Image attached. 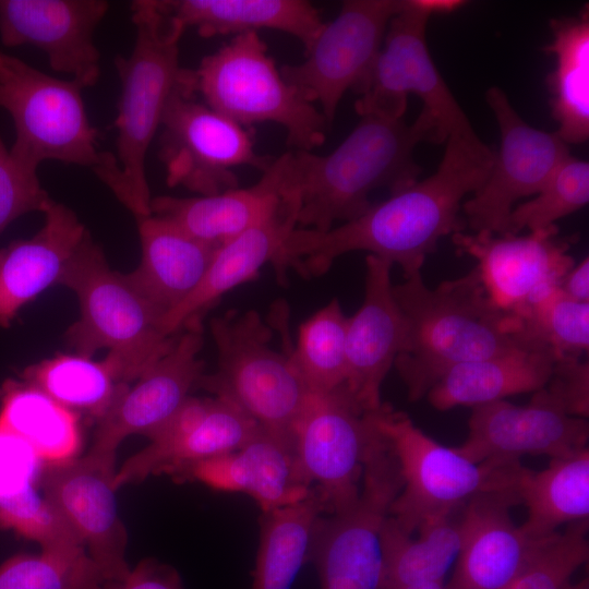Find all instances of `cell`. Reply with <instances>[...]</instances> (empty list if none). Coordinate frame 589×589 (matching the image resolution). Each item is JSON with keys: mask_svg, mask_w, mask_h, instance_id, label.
Wrapping results in <instances>:
<instances>
[{"mask_svg": "<svg viewBox=\"0 0 589 589\" xmlns=\"http://www.w3.org/2000/svg\"><path fill=\"white\" fill-rule=\"evenodd\" d=\"M445 144L433 175L390 193L361 216L324 232L297 227L273 263L278 277L288 268L321 276L354 251L399 265L405 279L421 272L442 237L464 231L462 200L482 185L495 156L479 136L452 135Z\"/></svg>", "mask_w": 589, "mask_h": 589, "instance_id": "obj_1", "label": "cell"}, {"mask_svg": "<svg viewBox=\"0 0 589 589\" xmlns=\"http://www.w3.org/2000/svg\"><path fill=\"white\" fill-rule=\"evenodd\" d=\"M422 142L443 143L423 108L411 124L402 118L362 115L326 155L302 149L280 155L281 192L298 202V226L327 231L366 212L374 190L388 188L393 193L416 182L422 170L413 151Z\"/></svg>", "mask_w": 589, "mask_h": 589, "instance_id": "obj_2", "label": "cell"}, {"mask_svg": "<svg viewBox=\"0 0 589 589\" xmlns=\"http://www.w3.org/2000/svg\"><path fill=\"white\" fill-rule=\"evenodd\" d=\"M393 292L408 324L407 345L394 366L410 401L424 398L452 366L524 348L517 321L492 303L476 268L435 289L419 272Z\"/></svg>", "mask_w": 589, "mask_h": 589, "instance_id": "obj_3", "label": "cell"}, {"mask_svg": "<svg viewBox=\"0 0 589 589\" xmlns=\"http://www.w3.org/2000/svg\"><path fill=\"white\" fill-rule=\"evenodd\" d=\"M135 40L128 57L118 55L115 67L121 83L117 153L106 152L94 173L135 216L151 214L152 195L146 177V155L159 130L165 108L190 69L179 62L184 28L166 15L156 0L131 4Z\"/></svg>", "mask_w": 589, "mask_h": 589, "instance_id": "obj_4", "label": "cell"}, {"mask_svg": "<svg viewBox=\"0 0 589 589\" xmlns=\"http://www.w3.org/2000/svg\"><path fill=\"white\" fill-rule=\"evenodd\" d=\"M59 285L75 292L80 317L65 332L76 354L106 357L118 378L130 384L140 378L172 346L176 336L161 329L164 313L147 300L127 274L112 271L89 231L63 271Z\"/></svg>", "mask_w": 589, "mask_h": 589, "instance_id": "obj_5", "label": "cell"}, {"mask_svg": "<svg viewBox=\"0 0 589 589\" xmlns=\"http://www.w3.org/2000/svg\"><path fill=\"white\" fill-rule=\"evenodd\" d=\"M376 429L388 441L399 465L402 488L389 516L407 534L446 518L470 498L486 493H517L526 467L476 464L456 447L436 442L411 418L389 404L371 412Z\"/></svg>", "mask_w": 589, "mask_h": 589, "instance_id": "obj_6", "label": "cell"}, {"mask_svg": "<svg viewBox=\"0 0 589 589\" xmlns=\"http://www.w3.org/2000/svg\"><path fill=\"white\" fill-rule=\"evenodd\" d=\"M192 74L195 95L240 125L279 124L293 149L312 151L324 143V116L285 80L259 33L233 36Z\"/></svg>", "mask_w": 589, "mask_h": 589, "instance_id": "obj_7", "label": "cell"}, {"mask_svg": "<svg viewBox=\"0 0 589 589\" xmlns=\"http://www.w3.org/2000/svg\"><path fill=\"white\" fill-rule=\"evenodd\" d=\"M217 366L196 386L225 399L260 426L292 437L310 390L290 362L288 349L271 346L272 329L255 310L228 311L211 322Z\"/></svg>", "mask_w": 589, "mask_h": 589, "instance_id": "obj_8", "label": "cell"}, {"mask_svg": "<svg viewBox=\"0 0 589 589\" xmlns=\"http://www.w3.org/2000/svg\"><path fill=\"white\" fill-rule=\"evenodd\" d=\"M82 89L0 49V108L12 119L10 153L21 166L37 172L47 160L92 170L100 164L99 132L89 122Z\"/></svg>", "mask_w": 589, "mask_h": 589, "instance_id": "obj_9", "label": "cell"}, {"mask_svg": "<svg viewBox=\"0 0 589 589\" xmlns=\"http://www.w3.org/2000/svg\"><path fill=\"white\" fill-rule=\"evenodd\" d=\"M402 488L398 460L376 429L364 458L360 493L348 508L320 516L308 562L320 589H378L382 577L381 532Z\"/></svg>", "mask_w": 589, "mask_h": 589, "instance_id": "obj_10", "label": "cell"}, {"mask_svg": "<svg viewBox=\"0 0 589 589\" xmlns=\"http://www.w3.org/2000/svg\"><path fill=\"white\" fill-rule=\"evenodd\" d=\"M158 157L169 187L213 195L239 187L237 167L262 172L269 156L259 155L250 128L197 100L192 70L171 95L160 123Z\"/></svg>", "mask_w": 589, "mask_h": 589, "instance_id": "obj_11", "label": "cell"}, {"mask_svg": "<svg viewBox=\"0 0 589 589\" xmlns=\"http://www.w3.org/2000/svg\"><path fill=\"white\" fill-rule=\"evenodd\" d=\"M431 14L419 0H402L390 20L375 62L356 91V111L400 119L409 94L423 101L444 142L448 136H478L468 117L440 74L426 44Z\"/></svg>", "mask_w": 589, "mask_h": 589, "instance_id": "obj_12", "label": "cell"}, {"mask_svg": "<svg viewBox=\"0 0 589 589\" xmlns=\"http://www.w3.org/2000/svg\"><path fill=\"white\" fill-rule=\"evenodd\" d=\"M375 430L371 412L357 404L345 385L309 393L293 429V448L299 471L324 500L326 515L357 501Z\"/></svg>", "mask_w": 589, "mask_h": 589, "instance_id": "obj_13", "label": "cell"}, {"mask_svg": "<svg viewBox=\"0 0 589 589\" xmlns=\"http://www.w3.org/2000/svg\"><path fill=\"white\" fill-rule=\"evenodd\" d=\"M402 0H347L324 22L304 60L280 67L285 80L309 103H317L328 127L348 89L356 92L369 75L387 26Z\"/></svg>", "mask_w": 589, "mask_h": 589, "instance_id": "obj_14", "label": "cell"}, {"mask_svg": "<svg viewBox=\"0 0 589 589\" xmlns=\"http://www.w3.org/2000/svg\"><path fill=\"white\" fill-rule=\"evenodd\" d=\"M486 103L501 132V145L482 185L462 203L472 232L505 235L514 204L538 194L570 155L556 134L528 124L497 86L486 92Z\"/></svg>", "mask_w": 589, "mask_h": 589, "instance_id": "obj_15", "label": "cell"}, {"mask_svg": "<svg viewBox=\"0 0 589 589\" xmlns=\"http://www.w3.org/2000/svg\"><path fill=\"white\" fill-rule=\"evenodd\" d=\"M573 241L560 238L556 225L525 236L453 235L457 251L477 261L492 303L517 323L560 291L563 277L575 265L568 254Z\"/></svg>", "mask_w": 589, "mask_h": 589, "instance_id": "obj_16", "label": "cell"}, {"mask_svg": "<svg viewBox=\"0 0 589 589\" xmlns=\"http://www.w3.org/2000/svg\"><path fill=\"white\" fill-rule=\"evenodd\" d=\"M116 455L89 452L81 458L45 462L39 489L81 539L105 581L124 579L128 534L118 514Z\"/></svg>", "mask_w": 589, "mask_h": 589, "instance_id": "obj_17", "label": "cell"}, {"mask_svg": "<svg viewBox=\"0 0 589 589\" xmlns=\"http://www.w3.org/2000/svg\"><path fill=\"white\" fill-rule=\"evenodd\" d=\"M471 409L468 436L455 447L476 464L505 466L526 455L565 457L588 447V420L536 395L524 406L503 399Z\"/></svg>", "mask_w": 589, "mask_h": 589, "instance_id": "obj_18", "label": "cell"}, {"mask_svg": "<svg viewBox=\"0 0 589 589\" xmlns=\"http://www.w3.org/2000/svg\"><path fill=\"white\" fill-rule=\"evenodd\" d=\"M108 10L105 0H0V40L36 47L55 72L91 87L100 77L94 33Z\"/></svg>", "mask_w": 589, "mask_h": 589, "instance_id": "obj_19", "label": "cell"}, {"mask_svg": "<svg viewBox=\"0 0 589 589\" xmlns=\"http://www.w3.org/2000/svg\"><path fill=\"white\" fill-rule=\"evenodd\" d=\"M259 424L233 404L189 396L181 407L146 437L151 443L127 459L115 476L117 490L151 474H171L193 462L242 446Z\"/></svg>", "mask_w": 589, "mask_h": 589, "instance_id": "obj_20", "label": "cell"}, {"mask_svg": "<svg viewBox=\"0 0 589 589\" xmlns=\"http://www.w3.org/2000/svg\"><path fill=\"white\" fill-rule=\"evenodd\" d=\"M203 342L201 323L177 335L171 348L97 421L89 452L116 455L128 436H147L164 424L204 373V362L199 357Z\"/></svg>", "mask_w": 589, "mask_h": 589, "instance_id": "obj_21", "label": "cell"}, {"mask_svg": "<svg viewBox=\"0 0 589 589\" xmlns=\"http://www.w3.org/2000/svg\"><path fill=\"white\" fill-rule=\"evenodd\" d=\"M392 266L368 254L363 302L348 317L345 386L365 412L384 402L382 385L408 340L407 320L393 292Z\"/></svg>", "mask_w": 589, "mask_h": 589, "instance_id": "obj_22", "label": "cell"}, {"mask_svg": "<svg viewBox=\"0 0 589 589\" xmlns=\"http://www.w3.org/2000/svg\"><path fill=\"white\" fill-rule=\"evenodd\" d=\"M170 476L179 482L197 481L216 491L244 493L262 512L299 503L313 492L299 471L292 437L260 425L239 448Z\"/></svg>", "mask_w": 589, "mask_h": 589, "instance_id": "obj_23", "label": "cell"}, {"mask_svg": "<svg viewBox=\"0 0 589 589\" xmlns=\"http://www.w3.org/2000/svg\"><path fill=\"white\" fill-rule=\"evenodd\" d=\"M518 504L516 493H486L464 505L462 543L444 589H505L513 581L540 541L513 521L510 507Z\"/></svg>", "mask_w": 589, "mask_h": 589, "instance_id": "obj_24", "label": "cell"}, {"mask_svg": "<svg viewBox=\"0 0 589 589\" xmlns=\"http://www.w3.org/2000/svg\"><path fill=\"white\" fill-rule=\"evenodd\" d=\"M297 227L298 202L283 196L267 218L218 248L196 289L164 315V334L175 336L188 326L200 324L204 312L225 293L251 280L265 264L273 263Z\"/></svg>", "mask_w": 589, "mask_h": 589, "instance_id": "obj_25", "label": "cell"}, {"mask_svg": "<svg viewBox=\"0 0 589 589\" xmlns=\"http://www.w3.org/2000/svg\"><path fill=\"white\" fill-rule=\"evenodd\" d=\"M43 227L28 239L0 249V327H10L20 310L59 280L88 230L67 205L53 200Z\"/></svg>", "mask_w": 589, "mask_h": 589, "instance_id": "obj_26", "label": "cell"}, {"mask_svg": "<svg viewBox=\"0 0 589 589\" xmlns=\"http://www.w3.org/2000/svg\"><path fill=\"white\" fill-rule=\"evenodd\" d=\"M136 221L142 256L127 276L165 315L196 289L220 245L196 239L155 215Z\"/></svg>", "mask_w": 589, "mask_h": 589, "instance_id": "obj_27", "label": "cell"}, {"mask_svg": "<svg viewBox=\"0 0 589 589\" xmlns=\"http://www.w3.org/2000/svg\"><path fill=\"white\" fill-rule=\"evenodd\" d=\"M283 200L276 159L248 188L193 197L156 196L151 214L165 218L204 242L221 245L267 218Z\"/></svg>", "mask_w": 589, "mask_h": 589, "instance_id": "obj_28", "label": "cell"}, {"mask_svg": "<svg viewBox=\"0 0 589 589\" xmlns=\"http://www.w3.org/2000/svg\"><path fill=\"white\" fill-rule=\"evenodd\" d=\"M160 10L201 37L273 29L299 39L306 49L324 24L305 0H156Z\"/></svg>", "mask_w": 589, "mask_h": 589, "instance_id": "obj_29", "label": "cell"}, {"mask_svg": "<svg viewBox=\"0 0 589 589\" xmlns=\"http://www.w3.org/2000/svg\"><path fill=\"white\" fill-rule=\"evenodd\" d=\"M557 358L549 350L517 348L464 362L447 370L425 397L434 409L446 411L536 393L546 384Z\"/></svg>", "mask_w": 589, "mask_h": 589, "instance_id": "obj_30", "label": "cell"}, {"mask_svg": "<svg viewBox=\"0 0 589 589\" xmlns=\"http://www.w3.org/2000/svg\"><path fill=\"white\" fill-rule=\"evenodd\" d=\"M517 493L528 513L519 528L532 541L552 536L564 524L588 519V447L569 456L551 458L540 471L525 468Z\"/></svg>", "mask_w": 589, "mask_h": 589, "instance_id": "obj_31", "label": "cell"}, {"mask_svg": "<svg viewBox=\"0 0 589 589\" xmlns=\"http://www.w3.org/2000/svg\"><path fill=\"white\" fill-rule=\"evenodd\" d=\"M553 40L545 50L554 55L555 68L546 84L551 94L556 134L568 144L589 137V13L552 20Z\"/></svg>", "mask_w": 589, "mask_h": 589, "instance_id": "obj_32", "label": "cell"}, {"mask_svg": "<svg viewBox=\"0 0 589 589\" xmlns=\"http://www.w3.org/2000/svg\"><path fill=\"white\" fill-rule=\"evenodd\" d=\"M418 538L405 533L388 515L381 532L382 577L378 589L445 582L462 543L461 520L452 516L419 527Z\"/></svg>", "mask_w": 589, "mask_h": 589, "instance_id": "obj_33", "label": "cell"}, {"mask_svg": "<svg viewBox=\"0 0 589 589\" xmlns=\"http://www.w3.org/2000/svg\"><path fill=\"white\" fill-rule=\"evenodd\" d=\"M326 514V504L314 489L299 503L262 512L250 589H290L308 563L315 522Z\"/></svg>", "mask_w": 589, "mask_h": 589, "instance_id": "obj_34", "label": "cell"}, {"mask_svg": "<svg viewBox=\"0 0 589 589\" xmlns=\"http://www.w3.org/2000/svg\"><path fill=\"white\" fill-rule=\"evenodd\" d=\"M0 425L24 440L45 462L75 458L81 448L76 412L28 383L0 389Z\"/></svg>", "mask_w": 589, "mask_h": 589, "instance_id": "obj_35", "label": "cell"}, {"mask_svg": "<svg viewBox=\"0 0 589 589\" xmlns=\"http://www.w3.org/2000/svg\"><path fill=\"white\" fill-rule=\"evenodd\" d=\"M26 383L72 411H84L100 420L129 388L120 382L111 362L80 354H57L27 366Z\"/></svg>", "mask_w": 589, "mask_h": 589, "instance_id": "obj_36", "label": "cell"}, {"mask_svg": "<svg viewBox=\"0 0 589 589\" xmlns=\"http://www.w3.org/2000/svg\"><path fill=\"white\" fill-rule=\"evenodd\" d=\"M347 326L348 317L336 298L301 324L297 345L288 354L310 392L345 385Z\"/></svg>", "mask_w": 589, "mask_h": 589, "instance_id": "obj_37", "label": "cell"}, {"mask_svg": "<svg viewBox=\"0 0 589 589\" xmlns=\"http://www.w3.org/2000/svg\"><path fill=\"white\" fill-rule=\"evenodd\" d=\"M104 584L86 550L17 554L0 565V589H103Z\"/></svg>", "mask_w": 589, "mask_h": 589, "instance_id": "obj_38", "label": "cell"}, {"mask_svg": "<svg viewBox=\"0 0 589 589\" xmlns=\"http://www.w3.org/2000/svg\"><path fill=\"white\" fill-rule=\"evenodd\" d=\"M516 338L525 348L581 358L589 348V302L570 300L560 290L518 322Z\"/></svg>", "mask_w": 589, "mask_h": 589, "instance_id": "obj_39", "label": "cell"}, {"mask_svg": "<svg viewBox=\"0 0 589 589\" xmlns=\"http://www.w3.org/2000/svg\"><path fill=\"white\" fill-rule=\"evenodd\" d=\"M588 201L589 164L569 155L534 197L513 208L506 233L550 228L560 218L586 206Z\"/></svg>", "mask_w": 589, "mask_h": 589, "instance_id": "obj_40", "label": "cell"}, {"mask_svg": "<svg viewBox=\"0 0 589 589\" xmlns=\"http://www.w3.org/2000/svg\"><path fill=\"white\" fill-rule=\"evenodd\" d=\"M588 519L540 540L505 589H568L576 570L588 562Z\"/></svg>", "mask_w": 589, "mask_h": 589, "instance_id": "obj_41", "label": "cell"}, {"mask_svg": "<svg viewBox=\"0 0 589 589\" xmlns=\"http://www.w3.org/2000/svg\"><path fill=\"white\" fill-rule=\"evenodd\" d=\"M51 201L37 172L21 166L0 135V235L19 217L32 212L44 213Z\"/></svg>", "mask_w": 589, "mask_h": 589, "instance_id": "obj_42", "label": "cell"}, {"mask_svg": "<svg viewBox=\"0 0 589 589\" xmlns=\"http://www.w3.org/2000/svg\"><path fill=\"white\" fill-rule=\"evenodd\" d=\"M44 464L31 445L0 425V512L37 490Z\"/></svg>", "mask_w": 589, "mask_h": 589, "instance_id": "obj_43", "label": "cell"}, {"mask_svg": "<svg viewBox=\"0 0 589 589\" xmlns=\"http://www.w3.org/2000/svg\"><path fill=\"white\" fill-rule=\"evenodd\" d=\"M537 397L552 404L567 414L589 416V364L581 358H557L546 384Z\"/></svg>", "mask_w": 589, "mask_h": 589, "instance_id": "obj_44", "label": "cell"}, {"mask_svg": "<svg viewBox=\"0 0 589 589\" xmlns=\"http://www.w3.org/2000/svg\"><path fill=\"white\" fill-rule=\"evenodd\" d=\"M103 589H184V586L175 567L156 558H144L124 579L105 581Z\"/></svg>", "mask_w": 589, "mask_h": 589, "instance_id": "obj_45", "label": "cell"}, {"mask_svg": "<svg viewBox=\"0 0 589 589\" xmlns=\"http://www.w3.org/2000/svg\"><path fill=\"white\" fill-rule=\"evenodd\" d=\"M561 292L577 302H589V260L575 264L563 277Z\"/></svg>", "mask_w": 589, "mask_h": 589, "instance_id": "obj_46", "label": "cell"}, {"mask_svg": "<svg viewBox=\"0 0 589 589\" xmlns=\"http://www.w3.org/2000/svg\"><path fill=\"white\" fill-rule=\"evenodd\" d=\"M419 2L431 15L454 12L465 3L461 0H419Z\"/></svg>", "mask_w": 589, "mask_h": 589, "instance_id": "obj_47", "label": "cell"}, {"mask_svg": "<svg viewBox=\"0 0 589 589\" xmlns=\"http://www.w3.org/2000/svg\"><path fill=\"white\" fill-rule=\"evenodd\" d=\"M385 589H444V582H423L405 587H390Z\"/></svg>", "mask_w": 589, "mask_h": 589, "instance_id": "obj_48", "label": "cell"}, {"mask_svg": "<svg viewBox=\"0 0 589 589\" xmlns=\"http://www.w3.org/2000/svg\"><path fill=\"white\" fill-rule=\"evenodd\" d=\"M568 589H589V581H588V577L581 579L580 581L576 582V584H570V586L568 587Z\"/></svg>", "mask_w": 589, "mask_h": 589, "instance_id": "obj_49", "label": "cell"}]
</instances>
